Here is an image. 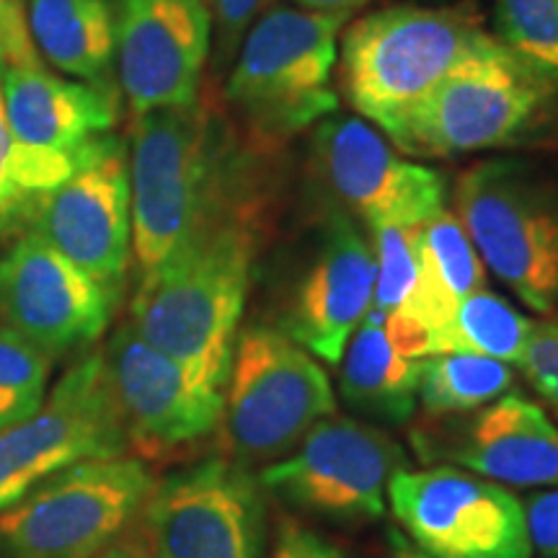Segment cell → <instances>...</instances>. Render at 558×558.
Returning a JSON list of instances; mask_svg holds the SVG:
<instances>
[{"mask_svg": "<svg viewBox=\"0 0 558 558\" xmlns=\"http://www.w3.org/2000/svg\"><path fill=\"white\" fill-rule=\"evenodd\" d=\"M254 267V228L220 209L137 282L132 320L140 337L226 390Z\"/></svg>", "mask_w": 558, "mask_h": 558, "instance_id": "6da1fadb", "label": "cell"}, {"mask_svg": "<svg viewBox=\"0 0 558 558\" xmlns=\"http://www.w3.org/2000/svg\"><path fill=\"white\" fill-rule=\"evenodd\" d=\"M132 256L140 279L228 207L233 145L205 101L148 111L130 135Z\"/></svg>", "mask_w": 558, "mask_h": 558, "instance_id": "7a4b0ae2", "label": "cell"}, {"mask_svg": "<svg viewBox=\"0 0 558 558\" xmlns=\"http://www.w3.org/2000/svg\"><path fill=\"white\" fill-rule=\"evenodd\" d=\"M554 83L486 37L380 132L409 156L450 158L514 143L541 120Z\"/></svg>", "mask_w": 558, "mask_h": 558, "instance_id": "3957f363", "label": "cell"}, {"mask_svg": "<svg viewBox=\"0 0 558 558\" xmlns=\"http://www.w3.org/2000/svg\"><path fill=\"white\" fill-rule=\"evenodd\" d=\"M344 21L298 5H275L248 26L228 78V101L256 137L288 140L339 109L333 88Z\"/></svg>", "mask_w": 558, "mask_h": 558, "instance_id": "277c9868", "label": "cell"}, {"mask_svg": "<svg viewBox=\"0 0 558 558\" xmlns=\"http://www.w3.org/2000/svg\"><path fill=\"white\" fill-rule=\"evenodd\" d=\"M486 34L460 11L390 5L341 37V90L378 130L429 94Z\"/></svg>", "mask_w": 558, "mask_h": 558, "instance_id": "5b68a950", "label": "cell"}, {"mask_svg": "<svg viewBox=\"0 0 558 558\" xmlns=\"http://www.w3.org/2000/svg\"><path fill=\"white\" fill-rule=\"evenodd\" d=\"M153 486L137 458L81 460L0 512V543L13 558H94L120 543Z\"/></svg>", "mask_w": 558, "mask_h": 558, "instance_id": "8992f818", "label": "cell"}, {"mask_svg": "<svg viewBox=\"0 0 558 558\" xmlns=\"http://www.w3.org/2000/svg\"><path fill=\"white\" fill-rule=\"evenodd\" d=\"M226 388L220 424L239 463L284 458L337 403L313 354L267 326L239 333Z\"/></svg>", "mask_w": 558, "mask_h": 558, "instance_id": "52a82bcc", "label": "cell"}, {"mask_svg": "<svg viewBox=\"0 0 558 558\" xmlns=\"http://www.w3.org/2000/svg\"><path fill=\"white\" fill-rule=\"evenodd\" d=\"M458 213L481 262L530 311L558 308V199L505 160L458 179Z\"/></svg>", "mask_w": 558, "mask_h": 558, "instance_id": "ba28073f", "label": "cell"}, {"mask_svg": "<svg viewBox=\"0 0 558 558\" xmlns=\"http://www.w3.org/2000/svg\"><path fill=\"white\" fill-rule=\"evenodd\" d=\"M130 448L101 354L68 369L29 418L0 429V512L68 465Z\"/></svg>", "mask_w": 558, "mask_h": 558, "instance_id": "9c48e42d", "label": "cell"}, {"mask_svg": "<svg viewBox=\"0 0 558 558\" xmlns=\"http://www.w3.org/2000/svg\"><path fill=\"white\" fill-rule=\"evenodd\" d=\"M388 501L403 535L429 558H533L522 501L478 473L401 469L388 481Z\"/></svg>", "mask_w": 558, "mask_h": 558, "instance_id": "30bf717a", "label": "cell"}, {"mask_svg": "<svg viewBox=\"0 0 558 558\" xmlns=\"http://www.w3.org/2000/svg\"><path fill=\"white\" fill-rule=\"evenodd\" d=\"M409 469L401 445L373 424L326 416L292 456L262 471V488L300 512L337 522H375L386 512L388 481Z\"/></svg>", "mask_w": 558, "mask_h": 558, "instance_id": "8fae6325", "label": "cell"}, {"mask_svg": "<svg viewBox=\"0 0 558 558\" xmlns=\"http://www.w3.org/2000/svg\"><path fill=\"white\" fill-rule=\"evenodd\" d=\"M148 558H264L262 481L209 458L153 486L143 509Z\"/></svg>", "mask_w": 558, "mask_h": 558, "instance_id": "7c38bea8", "label": "cell"}, {"mask_svg": "<svg viewBox=\"0 0 558 558\" xmlns=\"http://www.w3.org/2000/svg\"><path fill=\"white\" fill-rule=\"evenodd\" d=\"M29 230L120 300L132 259L128 143L114 132L90 140L78 169L39 202Z\"/></svg>", "mask_w": 558, "mask_h": 558, "instance_id": "4fadbf2b", "label": "cell"}, {"mask_svg": "<svg viewBox=\"0 0 558 558\" xmlns=\"http://www.w3.org/2000/svg\"><path fill=\"white\" fill-rule=\"evenodd\" d=\"M117 303L109 290L32 230L0 254V320L52 360L96 344Z\"/></svg>", "mask_w": 558, "mask_h": 558, "instance_id": "5bb4252c", "label": "cell"}, {"mask_svg": "<svg viewBox=\"0 0 558 558\" xmlns=\"http://www.w3.org/2000/svg\"><path fill=\"white\" fill-rule=\"evenodd\" d=\"M313 150L333 197L373 230L416 228L445 209L442 173L411 163L362 117H326L318 122Z\"/></svg>", "mask_w": 558, "mask_h": 558, "instance_id": "9a60e30c", "label": "cell"}, {"mask_svg": "<svg viewBox=\"0 0 558 558\" xmlns=\"http://www.w3.org/2000/svg\"><path fill=\"white\" fill-rule=\"evenodd\" d=\"M101 357L130 445L145 456L184 448L220 427L226 390L207 386L132 324L111 333Z\"/></svg>", "mask_w": 558, "mask_h": 558, "instance_id": "2e32d148", "label": "cell"}, {"mask_svg": "<svg viewBox=\"0 0 558 558\" xmlns=\"http://www.w3.org/2000/svg\"><path fill=\"white\" fill-rule=\"evenodd\" d=\"M427 463L460 465L509 486H558V427L535 401L505 393L463 414L429 416L411 429Z\"/></svg>", "mask_w": 558, "mask_h": 558, "instance_id": "e0dca14e", "label": "cell"}, {"mask_svg": "<svg viewBox=\"0 0 558 558\" xmlns=\"http://www.w3.org/2000/svg\"><path fill=\"white\" fill-rule=\"evenodd\" d=\"M209 41L207 0H120L117 73L132 120L199 99Z\"/></svg>", "mask_w": 558, "mask_h": 558, "instance_id": "ac0fdd59", "label": "cell"}, {"mask_svg": "<svg viewBox=\"0 0 558 558\" xmlns=\"http://www.w3.org/2000/svg\"><path fill=\"white\" fill-rule=\"evenodd\" d=\"M375 254L354 222L329 220L318 254L300 279L284 333L318 360L339 365L341 354L373 308Z\"/></svg>", "mask_w": 558, "mask_h": 558, "instance_id": "d6986e66", "label": "cell"}, {"mask_svg": "<svg viewBox=\"0 0 558 558\" xmlns=\"http://www.w3.org/2000/svg\"><path fill=\"white\" fill-rule=\"evenodd\" d=\"M5 114L21 143L45 150H78L109 135L120 120L111 86L68 81L41 68H0Z\"/></svg>", "mask_w": 558, "mask_h": 558, "instance_id": "ffe728a7", "label": "cell"}, {"mask_svg": "<svg viewBox=\"0 0 558 558\" xmlns=\"http://www.w3.org/2000/svg\"><path fill=\"white\" fill-rule=\"evenodd\" d=\"M24 5L41 58L70 78L111 86L120 0H26Z\"/></svg>", "mask_w": 558, "mask_h": 558, "instance_id": "44dd1931", "label": "cell"}, {"mask_svg": "<svg viewBox=\"0 0 558 558\" xmlns=\"http://www.w3.org/2000/svg\"><path fill=\"white\" fill-rule=\"evenodd\" d=\"M484 262L478 259L463 222L442 209L416 228V284L407 303L393 313H401L432 339L458 305L484 288Z\"/></svg>", "mask_w": 558, "mask_h": 558, "instance_id": "7402d4cb", "label": "cell"}, {"mask_svg": "<svg viewBox=\"0 0 558 558\" xmlns=\"http://www.w3.org/2000/svg\"><path fill=\"white\" fill-rule=\"evenodd\" d=\"M341 399L369 422L399 427L414 416L418 360H407L390 344L386 316L369 308L341 354Z\"/></svg>", "mask_w": 558, "mask_h": 558, "instance_id": "603a6c76", "label": "cell"}, {"mask_svg": "<svg viewBox=\"0 0 558 558\" xmlns=\"http://www.w3.org/2000/svg\"><path fill=\"white\" fill-rule=\"evenodd\" d=\"M83 148L62 153L21 143L11 130L0 90V241L19 239L29 230L39 202L78 169Z\"/></svg>", "mask_w": 558, "mask_h": 558, "instance_id": "cb8c5ba5", "label": "cell"}, {"mask_svg": "<svg viewBox=\"0 0 558 558\" xmlns=\"http://www.w3.org/2000/svg\"><path fill=\"white\" fill-rule=\"evenodd\" d=\"M535 324L492 290L471 292L432 337V354H478L518 365Z\"/></svg>", "mask_w": 558, "mask_h": 558, "instance_id": "d4e9b609", "label": "cell"}, {"mask_svg": "<svg viewBox=\"0 0 558 558\" xmlns=\"http://www.w3.org/2000/svg\"><path fill=\"white\" fill-rule=\"evenodd\" d=\"M512 383V365L478 354H432L418 360V401L427 416L486 407L501 399Z\"/></svg>", "mask_w": 558, "mask_h": 558, "instance_id": "484cf974", "label": "cell"}, {"mask_svg": "<svg viewBox=\"0 0 558 558\" xmlns=\"http://www.w3.org/2000/svg\"><path fill=\"white\" fill-rule=\"evenodd\" d=\"M499 41L535 73L558 83V0H497Z\"/></svg>", "mask_w": 558, "mask_h": 558, "instance_id": "4316f807", "label": "cell"}, {"mask_svg": "<svg viewBox=\"0 0 558 558\" xmlns=\"http://www.w3.org/2000/svg\"><path fill=\"white\" fill-rule=\"evenodd\" d=\"M52 357L0 320V429L29 418L47 399Z\"/></svg>", "mask_w": 558, "mask_h": 558, "instance_id": "83f0119b", "label": "cell"}, {"mask_svg": "<svg viewBox=\"0 0 558 558\" xmlns=\"http://www.w3.org/2000/svg\"><path fill=\"white\" fill-rule=\"evenodd\" d=\"M418 228V226H416ZM416 228H375V295L373 311L393 313L407 303L416 284Z\"/></svg>", "mask_w": 558, "mask_h": 558, "instance_id": "f1b7e54d", "label": "cell"}, {"mask_svg": "<svg viewBox=\"0 0 558 558\" xmlns=\"http://www.w3.org/2000/svg\"><path fill=\"white\" fill-rule=\"evenodd\" d=\"M520 367L533 388L558 411V320L535 324Z\"/></svg>", "mask_w": 558, "mask_h": 558, "instance_id": "f546056e", "label": "cell"}, {"mask_svg": "<svg viewBox=\"0 0 558 558\" xmlns=\"http://www.w3.org/2000/svg\"><path fill=\"white\" fill-rule=\"evenodd\" d=\"M24 0H0V68H41Z\"/></svg>", "mask_w": 558, "mask_h": 558, "instance_id": "4dcf8cb0", "label": "cell"}, {"mask_svg": "<svg viewBox=\"0 0 558 558\" xmlns=\"http://www.w3.org/2000/svg\"><path fill=\"white\" fill-rule=\"evenodd\" d=\"M530 546L543 558H558V486L535 492L522 501Z\"/></svg>", "mask_w": 558, "mask_h": 558, "instance_id": "1f68e13d", "label": "cell"}, {"mask_svg": "<svg viewBox=\"0 0 558 558\" xmlns=\"http://www.w3.org/2000/svg\"><path fill=\"white\" fill-rule=\"evenodd\" d=\"M275 558H347L344 550L318 535L316 530L298 525V522H284L279 527Z\"/></svg>", "mask_w": 558, "mask_h": 558, "instance_id": "d6a6232c", "label": "cell"}, {"mask_svg": "<svg viewBox=\"0 0 558 558\" xmlns=\"http://www.w3.org/2000/svg\"><path fill=\"white\" fill-rule=\"evenodd\" d=\"M259 3L262 0H207L213 26H218L222 50H233L235 45H241Z\"/></svg>", "mask_w": 558, "mask_h": 558, "instance_id": "836d02e7", "label": "cell"}, {"mask_svg": "<svg viewBox=\"0 0 558 558\" xmlns=\"http://www.w3.org/2000/svg\"><path fill=\"white\" fill-rule=\"evenodd\" d=\"M288 3L298 5V9L326 13V16H337L341 21H347L349 16H354L362 5H367L369 0H288Z\"/></svg>", "mask_w": 558, "mask_h": 558, "instance_id": "e575fe53", "label": "cell"}, {"mask_svg": "<svg viewBox=\"0 0 558 558\" xmlns=\"http://www.w3.org/2000/svg\"><path fill=\"white\" fill-rule=\"evenodd\" d=\"M388 558H429L424 550H418L401 530H388Z\"/></svg>", "mask_w": 558, "mask_h": 558, "instance_id": "d590c367", "label": "cell"}, {"mask_svg": "<svg viewBox=\"0 0 558 558\" xmlns=\"http://www.w3.org/2000/svg\"><path fill=\"white\" fill-rule=\"evenodd\" d=\"M94 558H148V554H145L143 548L137 546V543H114V546L104 550V554L94 556Z\"/></svg>", "mask_w": 558, "mask_h": 558, "instance_id": "8d00e7d4", "label": "cell"}]
</instances>
